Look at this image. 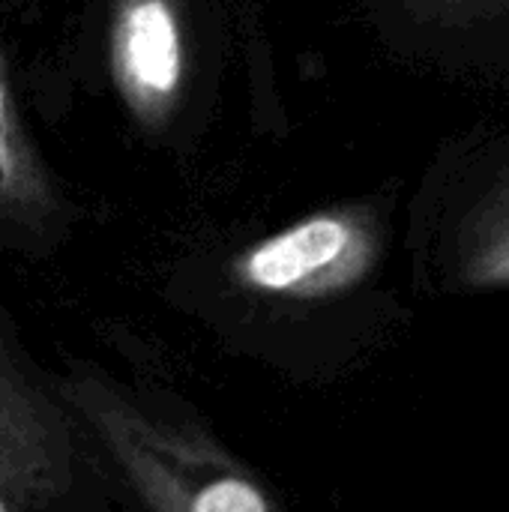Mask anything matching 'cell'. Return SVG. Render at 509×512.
Returning <instances> with one entry per match:
<instances>
[{
  "mask_svg": "<svg viewBox=\"0 0 509 512\" xmlns=\"http://www.w3.org/2000/svg\"><path fill=\"white\" fill-rule=\"evenodd\" d=\"M66 402L150 512H282L252 468L198 423L99 378H72Z\"/></svg>",
  "mask_w": 509,
  "mask_h": 512,
  "instance_id": "1",
  "label": "cell"
},
{
  "mask_svg": "<svg viewBox=\"0 0 509 512\" xmlns=\"http://www.w3.org/2000/svg\"><path fill=\"white\" fill-rule=\"evenodd\" d=\"M72 429L63 408L0 342V512H36L72 489Z\"/></svg>",
  "mask_w": 509,
  "mask_h": 512,
  "instance_id": "2",
  "label": "cell"
},
{
  "mask_svg": "<svg viewBox=\"0 0 509 512\" xmlns=\"http://www.w3.org/2000/svg\"><path fill=\"white\" fill-rule=\"evenodd\" d=\"M375 255L363 222L321 213L258 243L240 261V279L267 294H327L360 279Z\"/></svg>",
  "mask_w": 509,
  "mask_h": 512,
  "instance_id": "3",
  "label": "cell"
},
{
  "mask_svg": "<svg viewBox=\"0 0 509 512\" xmlns=\"http://www.w3.org/2000/svg\"><path fill=\"white\" fill-rule=\"evenodd\" d=\"M117 66L135 99H168L183 72L177 18L165 0H135L117 24Z\"/></svg>",
  "mask_w": 509,
  "mask_h": 512,
  "instance_id": "4",
  "label": "cell"
},
{
  "mask_svg": "<svg viewBox=\"0 0 509 512\" xmlns=\"http://www.w3.org/2000/svg\"><path fill=\"white\" fill-rule=\"evenodd\" d=\"M459 279L468 288H509V183L468 216L459 237Z\"/></svg>",
  "mask_w": 509,
  "mask_h": 512,
  "instance_id": "5",
  "label": "cell"
},
{
  "mask_svg": "<svg viewBox=\"0 0 509 512\" xmlns=\"http://www.w3.org/2000/svg\"><path fill=\"white\" fill-rule=\"evenodd\" d=\"M444 12H459V15H483V12H498L509 6V0H426Z\"/></svg>",
  "mask_w": 509,
  "mask_h": 512,
  "instance_id": "6",
  "label": "cell"
},
{
  "mask_svg": "<svg viewBox=\"0 0 509 512\" xmlns=\"http://www.w3.org/2000/svg\"><path fill=\"white\" fill-rule=\"evenodd\" d=\"M0 165L9 168L12 159H9V126H6V93H3V84H0Z\"/></svg>",
  "mask_w": 509,
  "mask_h": 512,
  "instance_id": "7",
  "label": "cell"
}]
</instances>
